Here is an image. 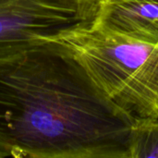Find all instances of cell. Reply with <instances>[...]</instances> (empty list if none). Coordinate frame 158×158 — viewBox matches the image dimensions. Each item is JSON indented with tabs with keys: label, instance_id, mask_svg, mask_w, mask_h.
I'll use <instances>...</instances> for the list:
<instances>
[{
	"label": "cell",
	"instance_id": "1",
	"mask_svg": "<svg viewBox=\"0 0 158 158\" xmlns=\"http://www.w3.org/2000/svg\"><path fill=\"white\" fill-rule=\"evenodd\" d=\"M136 121L59 41L0 59L2 158H130Z\"/></svg>",
	"mask_w": 158,
	"mask_h": 158
},
{
	"label": "cell",
	"instance_id": "2",
	"mask_svg": "<svg viewBox=\"0 0 158 158\" xmlns=\"http://www.w3.org/2000/svg\"><path fill=\"white\" fill-rule=\"evenodd\" d=\"M69 47L97 87L136 119L158 118V42L81 22L52 38Z\"/></svg>",
	"mask_w": 158,
	"mask_h": 158
},
{
	"label": "cell",
	"instance_id": "3",
	"mask_svg": "<svg viewBox=\"0 0 158 158\" xmlns=\"http://www.w3.org/2000/svg\"><path fill=\"white\" fill-rule=\"evenodd\" d=\"M81 22L78 0H0V59Z\"/></svg>",
	"mask_w": 158,
	"mask_h": 158
},
{
	"label": "cell",
	"instance_id": "4",
	"mask_svg": "<svg viewBox=\"0 0 158 158\" xmlns=\"http://www.w3.org/2000/svg\"><path fill=\"white\" fill-rule=\"evenodd\" d=\"M90 23L142 42H158V0H104Z\"/></svg>",
	"mask_w": 158,
	"mask_h": 158
},
{
	"label": "cell",
	"instance_id": "5",
	"mask_svg": "<svg viewBox=\"0 0 158 158\" xmlns=\"http://www.w3.org/2000/svg\"><path fill=\"white\" fill-rule=\"evenodd\" d=\"M130 158H158V118L137 119L131 131Z\"/></svg>",
	"mask_w": 158,
	"mask_h": 158
},
{
	"label": "cell",
	"instance_id": "6",
	"mask_svg": "<svg viewBox=\"0 0 158 158\" xmlns=\"http://www.w3.org/2000/svg\"><path fill=\"white\" fill-rule=\"evenodd\" d=\"M81 9V14L84 22H90L96 11L100 4L104 0H78Z\"/></svg>",
	"mask_w": 158,
	"mask_h": 158
},
{
	"label": "cell",
	"instance_id": "7",
	"mask_svg": "<svg viewBox=\"0 0 158 158\" xmlns=\"http://www.w3.org/2000/svg\"><path fill=\"white\" fill-rule=\"evenodd\" d=\"M0 158H2V156H0Z\"/></svg>",
	"mask_w": 158,
	"mask_h": 158
}]
</instances>
